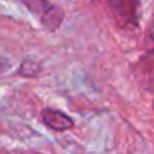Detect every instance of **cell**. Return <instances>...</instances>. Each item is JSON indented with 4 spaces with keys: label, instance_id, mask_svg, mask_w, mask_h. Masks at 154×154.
Listing matches in <instances>:
<instances>
[{
    "label": "cell",
    "instance_id": "2",
    "mask_svg": "<svg viewBox=\"0 0 154 154\" xmlns=\"http://www.w3.org/2000/svg\"><path fill=\"white\" fill-rule=\"evenodd\" d=\"M42 119L50 128L57 130V131L72 127V121L66 115H63L60 112H56V110H44L42 112Z\"/></svg>",
    "mask_w": 154,
    "mask_h": 154
},
{
    "label": "cell",
    "instance_id": "1",
    "mask_svg": "<svg viewBox=\"0 0 154 154\" xmlns=\"http://www.w3.org/2000/svg\"><path fill=\"white\" fill-rule=\"evenodd\" d=\"M23 2L32 12L38 14L42 23L50 29H54L62 21V11L50 5L47 0H23Z\"/></svg>",
    "mask_w": 154,
    "mask_h": 154
}]
</instances>
